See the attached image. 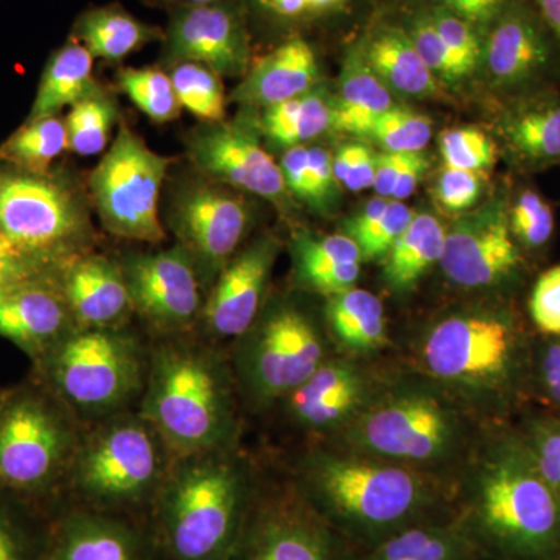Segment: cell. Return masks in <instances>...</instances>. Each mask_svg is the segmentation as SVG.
I'll use <instances>...</instances> for the list:
<instances>
[{
	"instance_id": "14",
	"label": "cell",
	"mask_w": 560,
	"mask_h": 560,
	"mask_svg": "<svg viewBox=\"0 0 560 560\" xmlns=\"http://www.w3.org/2000/svg\"><path fill=\"white\" fill-rule=\"evenodd\" d=\"M386 363L335 353L282 401L283 415L313 442H326L348 429L381 386Z\"/></svg>"
},
{
	"instance_id": "55",
	"label": "cell",
	"mask_w": 560,
	"mask_h": 560,
	"mask_svg": "<svg viewBox=\"0 0 560 560\" xmlns=\"http://www.w3.org/2000/svg\"><path fill=\"white\" fill-rule=\"evenodd\" d=\"M287 190L305 201L308 191V147H291L279 162Z\"/></svg>"
},
{
	"instance_id": "58",
	"label": "cell",
	"mask_w": 560,
	"mask_h": 560,
	"mask_svg": "<svg viewBox=\"0 0 560 560\" xmlns=\"http://www.w3.org/2000/svg\"><path fill=\"white\" fill-rule=\"evenodd\" d=\"M429 158L422 151L408 154V160L405 162L404 171L400 173V178L397 180V186L390 200L405 201L408 197H411L423 173L429 168Z\"/></svg>"
},
{
	"instance_id": "20",
	"label": "cell",
	"mask_w": 560,
	"mask_h": 560,
	"mask_svg": "<svg viewBox=\"0 0 560 560\" xmlns=\"http://www.w3.org/2000/svg\"><path fill=\"white\" fill-rule=\"evenodd\" d=\"M245 560H353L355 551L313 510L293 482L272 497Z\"/></svg>"
},
{
	"instance_id": "33",
	"label": "cell",
	"mask_w": 560,
	"mask_h": 560,
	"mask_svg": "<svg viewBox=\"0 0 560 560\" xmlns=\"http://www.w3.org/2000/svg\"><path fill=\"white\" fill-rule=\"evenodd\" d=\"M331 110L334 98L315 86L301 97L265 108L259 127L271 142L291 149L331 130Z\"/></svg>"
},
{
	"instance_id": "49",
	"label": "cell",
	"mask_w": 560,
	"mask_h": 560,
	"mask_svg": "<svg viewBox=\"0 0 560 560\" xmlns=\"http://www.w3.org/2000/svg\"><path fill=\"white\" fill-rule=\"evenodd\" d=\"M481 194V179L477 172L444 167L436 184V198L442 208L464 213L474 208Z\"/></svg>"
},
{
	"instance_id": "1",
	"label": "cell",
	"mask_w": 560,
	"mask_h": 560,
	"mask_svg": "<svg viewBox=\"0 0 560 560\" xmlns=\"http://www.w3.org/2000/svg\"><path fill=\"white\" fill-rule=\"evenodd\" d=\"M534 346L536 340L510 308L471 305L423 324L399 361L492 427L514 422L526 410Z\"/></svg>"
},
{
	"instance_id": "57",
	"label": "cell",
	"mask_w": 560,
	"mask_h": 560,
	"mask_svg": "<svg viewBox=\"0 0 560 560\" xmlns=\"http://www.w3.org/2000/svg\"><path fill=\"white\" fill-rule=\"evenodd\" d=\"M408 154L410 153H393V151L378 154L375 160L374 186H372L377 191V197L385 200L393 197Z\"/></svg>"
},
{
	"instance_id": "18",
	"label": "cell",
	"mask_w": 560,
	"mask_h": 560,
	"mask_svg": "<svg viewBox=\"0 0 560 560\" xmlns=\"http://www.w3.org/2000/svg\"><path fill=\"white\" fill-rule=\"evenodd\" d=\"M164 40L168 65L198 62L230 79L245 77L249 70L245 20L238 7L226 0L176 10Z\"/></svg>"
},
{
	"instance_id": "28",
	"label": "cell",
	"mask_w": 560,
	"mask_h": 560,
	"mask_svg": "<svg viewBox=\"0 0 560 560\" xmlns=\"http://www.w3.org/2000/svg\"><path fill=\"white\" fill-rule=\"evenodd\" d=\"M101 92L94 79V57L80 40L70 38L47 60L25 120L60 116L61 110Z\"/></svg>"
},
{
	"instance_id": "5",
	"label": "cell",
	"mask_w": 560,
	"mask_h": 560,
	"mask_svg": "<svg viewBox=\"0 0 560 560\" xmlns=\"http://www.w3.org/2000/svg\"><path fill=\"white\" fill-rule=\"evenodd\" d=\"M140 415L173 458L237 447V385L220 353L194 342L154 348Z\"/></svg>"
},
{
	"instance_id": "39",
	"label": "cell",
	"mask_w": 560,
	"mask_h": 560,
	"mask_svg": "<svg viewBox=\"0 0 560 560\" xmlns=\"http://www.w3.org/2000/svg\"><path fill=\"white\" fill-rule=\"evenodd\" d=\"M119 88L154 124L178 119L180 105L172 77L156 68L121 69Z\"/></svg>"
},
{
	"instance_id": "21",
	"label": "cell",
	"mask_w": 560,
	"mask_h": 560,
	"mask_svg": "<svg viewBox=\"0 0 560 560\" xmlns=\"http://www.w3.org/2000/svg\"><path fill=\"white\" fill-rule=\"evenodd\" d=\"M75 329L57 271L0 291V337L24 350L33 363Z\"/></svg>"
},
{
	"instance_id": "50",
	"label": "cell",
	"mask_w": 560,
	"mask_h": 560,
	"mask_svg": "<svg viewBox=\"0 0 560 560\" xmlns=\"http://www.w3.org/2000/svg\"><path fill=\"white\" fill-rule=\"evenodd\" d=\"M55 271V268L18 248L0 232V291Z\"/></svg>"
},
{
	"instance_id": "6",
	"label": "cell",
	"mask_w": 560,
	"mask_h": 560,
	"mask_svg": "<svg viewBox=\"0 0 560 560\" xmlns=\"http://www.w3.org/2000/svg\"><path fill=\"white\" fill-rule=\"evenodd\" d=\"M253 469L237 447L179 456L162 482L172 550L210 560L230 545L253 492Z\"/></svg>"
},
{
	"instance_id": "35",
	"label": "cell",
	"mask_w": 560,
	"mask_h": 560,
	"mask_svg": "<svg viewBox=\"0 0 560 560\" xmlns=\"http://www.w3.org/2000/svg\"><path fill=\"white\" fill-rule=\"evenodd\" d=\"M506 138L523 160H560V103H541L517 110L506 121Z\"/></svg>"
},
{
	"instance_id": "13",
	"label": "cell",
	"mask_w": 560,
	"mask_h": 560,
	"mask_svg": "<svg viewBox=\"0 0 560 560\" xmlns=\"http://www.w3.org/2000/svg\"><path fill=\"white\" fill-rule=\"evenodd\" d=\"M250 223L248 202L209 179L186 184L168 210V226L194 257L205 287L241 250Z\"/></svg>"
},
{
	"instance_id": "54",
	"label": "cell",
	"mask_w": 560,
	"mask_h": 560,
	"mask_svg": "<svg viewBox=\"0 0 560 560\" xmlns=\"http://www.w3.org/2000/svg\"><path fill=\"white\" fill-rule=\"evenodd\" d=\"M433 3L469 22L486 35L511 0H434Z\"/></svg>"
},
{
	"instance_id": "41",
	"label": "cell",
	"mask_w": 560,
	"mask_h": 560,
	"mask_svg": "<svg viewBox=\"0 0 560 560\" xmlns=\"http://www.w3.org/2000/svg\"><path fill=\"white\" fill-rule=\"evenodd\" d=\"M368 136L381 143L385 151L419 153L429 145L433 127L429 117L422 114L401 106H390L378 117Z\"/></svg>"
},
{
	"instance_id": "38",
	"label": "cell",
	"mask_w": 560,
	"mask_h": 560,
	"mask_svg": "<svg viewBox=\"0 0 560 560\" xmlns=\"http://www.w3.org/2000/svg\"><path fill=\"white\" fill-rule=\"evenodd\" d=\"M512 423L541 477L560 500V411L525 410Z\"/></svg>"
},
{
	"instance_id": "7",
	"label": "cell",
	"mask_w": 560,
	"mask_h": 560,
	"mask_svg": "<svg viewBox=\"0 0 560 560\" xmlns=\"http://www.w3.org/2000/svg\"><path fill=\"white\" fill-rule=\"evenodd\" d=\"M35 368L36 378L75 418L105 420L121 415L136 397H142L149 359L138 338L124 327H77Z\"/></svg>"
},
{
	"instance_id": "43",
	"label": "cell",
	"mask_w": 560,
	"mask_h": 560,
	"mask_svg": "<svg viewBox=\"0 0 560 560\" xmlns=\"http://www.w3.org/2000/svg\"><path fill=\"white\" fill-rule=\"evenodd\" d=\"M508 215L512 235L522 249L539 250L551 241L555 215L537 191H522Z\"/></svg>"
},
{
	"instance_id": "11",
	"label": "cell",
	"mask_w": 560,
	"mask_h": 560,
	"mask_svg": "<svg viewBox=\"0 0 560 560\" xmlns=\"http://www.w3.org/2000/svg\"><path fill=\"white\" fill-rule=\"evenodd\" d=\"M172 463V452L149 420L140 412L117 415L81 436L68 480L91 499L125 503L161 488Z\"/></svg>"
},
{
	"instance_id": "17",
	"label": "cell",
	"mask_w": 560,
	"mask_h": 560,
	"mask_svg": "<svg viewBox=\"0 0 560 560\" xmlns=\"http://www.w3.org/2000/svg\"><path fill=\"white\" fill-rule=\"evenodd\" d=\"M254 124L248 114L230 124L219 121L198 128L187 140L190 161L206 179L283 205L290 191L280 165L261 149L259 125Z\"/></svg>"
},
{
	"instance_id": "16",
	"label": "cell",
	"mask_w": 560,
	"mask_h": 560,
	"mask_svg": "<svg viewBox=\"0 0 560 560\" xmlns=\"http://www.w3.org/2000/svg\"><path fill=\"white\" fill-rule=\"evenodd\" d=\"M132 311L161 334H180L201 319L202 280L189 250L176 243L168 249L132 254L120 261Z\"/></svg>"
},
{
	"instance_id": "9",
	"label": "cell",
	"mask_w": 560,
	"mask_h": 560,
	"mask_svg": "<svg viewBox=\"0 0 560 560\" xmlns=\"http://www.w3.org/2000/svg\"><path fill=\"white\" fill-rule=\"evenodd\" d=\"M75 415L43 382L11 389L0 412V495L27 500L68 480Z\"/></svg>"
},
{
	"instance_id": "52",
	"label": "cell",
	"mask_w": 560,
	"mask_h": 560,
	"mask_svg": "<svg viewBox=\"0 0 560 560\" xmlns=\"http://www.w3.org/2000/svg\"><path fill=\"white\" fill-rule=\"evenodd\" d=\"M16 500L0 495V560H32L31 540L14 512Z\"/></svg>"
},
{
	"instance_id": "24",
	"label": "cell",
	"mask_w": 560,
	"mask_h": 560,
	"mask_svg": "<svg viewBox=\"0 0 560 560\" xmlns=\"http://www.w3.org/2000/svg\"><path fill=\"white\" fill-rule=\"evenodd\" d=\"M319 65L308 40L294 36L250 66L231 101L246 108H270L318 86Z\"/></svg>"
},
{
	"instance_id": "45",
	"label": "cell",
	"mask_w": 560,
	"mask_h": 560,
	"mask_svg": "<svg viewBox=\"0 0 560 560\" xmlns=\"http://www.w3.org/2000/svg\"><path fill=\"white\" fill-rule=\"evenodd\" d=\"M440 151L445 167L481 172L495 162V145L486 132L464 127L445 130L440 136Z\"/></svg>"
},
{
	"instance_id": "23",
	"label": "cell",
	"mask_w": 560,
	"mask_h": 560,
	"mask_svg": "<svg viewBox=\"0 0 560 560\" xmlns=\"http://www.w3.org/2000/svg\"><path fill=\"white\" fill-rule=\"evenodd\" d=\"M547 25L522 2L511 0L485 35L482 62L501 86L525 83L550 61Z\"/></svg>"
},
{
	"instance_id": "34",
	"label": "cell",
	"mask_w": 560,
	"mask_h": 560,
	"mask_svg": "<svg viewBox=\"0 0 560 560\" xmlns=\"http://www.w3.org/2000/svg\"><path fill=\"white\" fill-rule=\"evenodd\" d=\"M66 150L68 130L61 116L25 120L0 143V164L24 172L49 173Z\"/></svg>"
},
{
	"instance_id": "12",
	"label": "cell",
	"mask_w": 560,
	"mask_h": 560,
	"mask_svg": "<svg viewBox=\"0 0 560 560\" xmlns=\"http://www.w3.org/2000/svg\"><path fill=\"white\" fill-rule=\"evenodd\" d=\"M172 162L151 150L127 121H119L116 138L90 179L92 201L106 231L132 242L164 241L160 200Z\"/></svg>"
},
{
	"instance_id": "25",
	"label": "cell",
	"mask_w": 560,
	"mask_h": 560,
	"mask_svg": "<svg viewBox=\"0 0 560 560\" xmlns=\"http://www.w3.org/2000/svg\"><path fill=\"white\" fill-rule=\"evenodd\" d=\"M326 300L324 319L335 350L352 359L382 360L390 349V335L381 298L352 287Z\"/></svg>"
},
{
	"instance_id": "4",
	"label": "cell",
	"mask_w": 560,
	"mask_h": 560,
	"mask_svg": "<svg viewBox=\"0 0 560 560\" xmlns=\"http://www.w3.org/2000/svg\"><path fill=\"white\" fill-rule=\"evenodd\" d=\"M486 429L447 390L397 360L386 363L359 418L326 442L408 467L453 490Z\"/></svg>"
},
{
	"instance_id": "53",
	"label": "cell",
	"mask_w": 560,
	"mask_h": 560,
	"mask_svg": "<svg viewBox=\"0 0 560 560\" xmlns=\"http://www.w3.org/2000/svg\"><path fill=\"white\" fill-rule=\"evenodd\" d=\"M264 9L282 21H311L337 13L350 0H259Z\"/></svg>"
},
{
	"instance_id": "10",
	"label": "cell",
	"mask_w": 560,
	"mask_h": 560,
	"mask_svg": "<svg viewBox=\"0 0 560 560\" xmlns=\"http://www.w3.org/2000/svg\"><path fill=\"white\" fill-rule=\"evenodd\" d=\"M0 232L55 270L88 253L92 242L83 197L55 168L31 173L0 164Z\"/></svg>"
},
{
	"instance_id": "3",
	"label": "cell",
	"mask_w": 560,
	"mask_h": 560,
	"mask_svg": "<svg viewBox=\"0 0 560 560\" xmlns=\"http://www.w3.org/2000/svg\"><path fill=\"white\" fill-rule=\"evenodd\" d=\"M453 518L485 560H559L560 500L514 423L488 427L453 488Z\"/></svg>"
},
{
	"instance_id": "47",
	"label": "cell",
	"mask_w": 560,
	"mask_h": 560,
	"mask_svg": "<svg viewBox=\"0 0 560 560\" xmlns=\"http://www.w3.org/2000/svg\"><path fill=\"white\" fill-rule=\"evenodd\" d=\"M529 318L544 337H560V265L541 272L530 290Z\"/></svg>"
},
{
	"instance_id": "36",
	"label": "cell",
	"mask_w": 560,
	"mask_h": 560,
	"mask_svg": "<svg viewBox=\"0 0 560 560\" xmlns=\"http://www.w3.org/2000/svg\"><path fill=\"white\" fill-rule=\"evenodd\" d=\"M65 121L69 150L80 156H95L109 145L120 120L116 102L102 91L73 105Z\"/></svg>"
},
{
	"instance_id": "31",
	"label": "cell",
	"mask_w": 560,
	"mask_h": 560,
	"mask_svg": "<svg viewBox=\"0 0 560 560\" xmlns=\"http://www.w3.org/2000/svg\"><path fill=\"white\" fill-rule=\"evenodd\" d=\"M444 224L430 213H416L410 226L383 257L382 279L390 293L408 294L440 265L445 246Z\"/></svg>"
},
{
	"instance_id": "37",
	"label": "cell",
	"mask_w": 560,
	"mask_h": 560,
	"mask_svg": "<svg viewBox=\"0 0 560 560\" xmlns=\"http://www.w3.org/2000/svg\"><path fill=\"white\" fill-rule=\"evenodd\" d=\"M172 81L180 108L206 124H219L226 114V95L219 73L198 62L173 66Z\"/></svg>"
},
{
	"instance_id": "22",
	"label": "cell",
	"mask_w": 560,
	"mask_h": 560,
	"mask_svg": "<svg viewBox=\"0 0 560 560\" xmlns=\"http://www.w3.org/2000/svg\"><path fill=\"white\" fill-rule=\"evenodd\" d=\"M57 280L80 329H119L135 312L120 264L101 254L66 261Z\"/></svg>"
},
{
	"instance_id": "56",
	"label": "cell",
	"mask_w": 560,
	"mask_h": 560,
	"mask_svg": "<svg viewBox=\"0 0 560 560\" xmlns=\"http://www.w3.org/2000/svg\"><path fill=\"white\" fill-rule=\"evenodd\" d=\"M388 201L385 198L377 197L368 202L359 213H355L352 219L342 224V234L352 238L360 248L368 241L372 232H374L375 228L378 226V223H381Z\"/></svg>"
},
{
	"instance_id": "2",
	"label": "cell",
	"mask_w": 560,
	"mask_h": 560,
	"mask_svg": "<svg viewBox=\"0 0 560 560\" xmlns=\"http://www.w3.org/2000/svg\"><path fill=\"white\" fill-rule=\"evenodd\" d=\"M293 486L353 551L453 515V490L419 471L312 442L293 464Z\"/></svg>"
},
{
	"instance_id": "46",
	"label": "cell",
	"mask_w": 560,
	"mask_h": 560,
	"mask_svg": "<svg viewBox=\"0 0 560 560\" xmlns=\"http://www.w3.org/2000/svg\"><path fill=\"white\" fill-rule=\"evenodd\" d=\"M530 400L560 411V337H544L534 346Z\"/></svg>"
},
{
	"instance_id": "59",
	"label": "cell",
	"mask_w": 560,
	"mask_h": 560,
	"mask_svg": "<svg viewBox=\"0 0 560 560\" xmlns=\"http://www.w3.org/2000/svg\"><path fill=\"white\" fill-rule=\"evenodd\" d=\"M375 160H377V156L368 147H361L359 160H357L349 178L346 179L342 186L350 191L371 189L374 186Z\"/></svg>"
},
{
	"instance_id": "8",
	"label": "cell",
	"mask_w": 560,
	"mask_h": 560,
	"mask_svg": "<svg viewBox=\"0 0 560 560\" xmlns=\"http://www.w3.org/2000/svg\"><path fill=\"white\" fill-rule=\"evenodd\" d=\"M232 353V374L242 399L253 410L279 405L338 353L326 319L298 302L264 305L238 338Z\"/></svg>"
},
{
	"instance_id": "61",
	"label": "cell",
	"mask_w": 560,
	"mask_h": 560,
	"mask_svg": "<svg viewBox=\"0 0 560 560\" xmlns=\"http://www.w3.org/2000/svg\"><path fill=\"white\" fill-rule=\"evenodd\" d=\"M539 10L540 20L555 35L560 47V0H534Z\"/></svg>"
},
{
	"instance_id": "63",
	"label": "cell",
	"mask_w": 560,
	"mask_h": 560,
	"mask_svg": "<svg viewBox=\"0 0 560 560\" xmlns=\"http://www.w3.org/2000/svg\"><path fill=\"white\" fill-rule=\"evenodd\" d=\"M10 390L0 389V412H2L3 405H5L7 397H9Z\"/></svg>"
},
{
	"instance_id": "48",
	"label": "cell",
	"mask_w": 560,
	"mask_h": 560,
	"mask_svg": "<svg viewBox=\"0 0 560 560\" xmlns=\"http://www.w3.org/2000/svg\"><path fill=\"white\" fill-rule=\"evenodd\" d=\"M415 215V210L408 208L404 201L389 200L381 223L368 237V241L360 246L363 261H382L390 246L410 226Z\"/></svg>"
},
{
	"instance_id": "42",
	"label": "cell",
	"mask_w": 560,
	"mask_h": 560,
	"mask_svg": "<svg viewBox=\"0 0 560 560\" xmlns=\"http://www.w3.org/2000/svg\"><path fill=\"white\" fill-rule=\"evenodd\" d=\"M405 32L408 33L420 58L425 62L438 81L455 84L466 80V70L460 68L458 60L453 57L447 44L441 38L434 25L431 24L425 7L419 9L408 18Z\"/></svg>"
},
{
	"instance_id": "27",
	"label": "cell",
	"mask_w": 560,
	"mask_h": 560,
	"mask_svg": "<svg viewBox=\"0 0 560 560\" xmlns=\"http://www.w3.org/2000/svg\"><path fill=\"white\" fill-rule=\"evenodd\" d=\"M363 51L368 65L390 92L419 98L440 94V81L404 27L381 25L363 39Z\"/></svg>"
},
{
	"instance_id": "19",
	"label": "cell",
	"mask_w": 560,
	"mask_h": 560,
	"mask_svg": "<svg viewBox=\"0 0 560 560\" xmlns=\"http://www.w3.org/2000/svg\"><path fill=\"white\" fill-rule=\"evenodd\" d=\"M275 237L257 238L238 250L210 287L201 320L213 340H238L257 319L278 261Z\"/></svg>"
},
{
	"instance_id": "30",
	"label": "cell",
	"mask_w": 560,
	"mask_h": 560,
	"mask_svg": "<svg viewBox=\"0 0 560 560\" xmlns=\"http://www.w3.org/2000/svg\"><path fill=\"white\" fill-rule=\"evenodd\" d=\"M353 560H485L455 518L420 523L394 534Z\"/></svg>"
},
{
	"instance_id": "32",
	"label": "cell",
	"mask_w": 560,
	"mask_h": 560,
	"mask_svg": "<svg viewBox=\"0 0 560 560\" xmlns=\"http://www.w3.org/2000/svg\"><path fill=\"white\" fill-rule=\"evenodd\" d=\"M72 38L80 40L92 57L116 62L162 38V33L120 7L108 5L86 11L77 21Z\"/></svg>"
},
{
	"instance_id": "15",
	"label": "cell",
	"mask_w": 560,
	"mask_h": 560,
	"mask_svg": "<svg viewBox=\"0 0 560 560\" xmlns=\"http://www.w3.org/2000/svg\"><path fill=\"white\" fill-rule=\"evenodd\" d=\"M445 279L467 291H497L514 285L525 267L503 205L464 213L445 235L440 261Z\"/></svg>"
},
{
	"instance_id": "26",
	"label": "cell",
	"mask_w": 560,
	"mask_h": 560,
	"mask_svg": "<svg viewBox=\"0 0 560 560\" xmlns=\"http://www.w3.org/2000/svg\"><path fill=\"white\" fill-rule=\"evenodd\" d=\"M294 276L307 291L329 298L357 287L361 250L348 235H312L298 232L293 245Z\"/></svg>"
},
{
	"instance_id": "40",
	"label": "cell",
	"mask_w": 560,
	"mask_h": 560,
	"mask_svg": "<svg viewBox=\"0 0 560 560\" xmlns=\"http://www.w3.org/2000/svg\"><path fill=\"white\" fill-rule=\"evenodd\" d=\"M55 560H138L119 530L97 522H77L66 530Z\"/></svg>"
},
{
	"instance_id": "60",
	"label": "cell",
	"mask_w": 560,
	"mask_h": 560,
	"mask_svg": "<svg viewBox=\"0 0 560 560\" xmlns=\"http://www.w3.org/2000/svg\"><path fill=\"white\" fill-rule=\"evenodd\" d=\"M361 143H349V145L342 147L334 158H331V164H334V175L338 183L345 184L346 179L349 178L350 172H352L353 165L359 160Z\"/></svg>"
},
{
	"instance_id": "51",
	"label": "cell",
	"mask_w": 560,
	"mask_h": 560,
	"mask_svg": "<svg viewBox=\"0 0 560 560\" xmlns=\"http://www.w3.org/2000/svg\"><path fill=\"white\" fill-rule=\"evenodd\" d=\"M334 164L329 151L320 147L308 149V191L305 202L312 208L326 210L337 189Z\"/></svg>"
},
{
	"instance_id": "64",
	"label": "cell",
	"mask_w": 560,
	"mask_h": 560,
	"mask_svg": "<svg viewBox=\"0 0 560 560\" xmlns=\"http://www.w3.org/2000/svg\"><path fill=\"white\" fill-rule=\"evenodd\" d=\"M559 560H560V558H559Z\"/></svg>"
},
{
	"instance_id": "29",
	"label": "cell",
	"mask_w": 560,
	"mask_h": 560,
	"mask_svg": "<svg viewBox=\"0 0 560 560\" xmlns=\"http://www.w3.org/2000/svg\"><path fill=\"white\" fill-rule=\"evenodd\" d=\"M338 83L331 130L368 136L378 117L394 106L393 94L364 58L363 40L349 50Z\"/></svg>"
},
{
	"instance_id": "62",
	"label": "cell",
	"mask_w": 560,
	"mask_h": 560,
	"mask_svg": "<svg viewBox=\"0 0 560 560\" xmlns=\"http://www.w3.org/2000/svg\"><path fill=\"white\" fill-rule=\"evenodd\" d=\"M150 2L158 3V5L175 7L178 9H186V7L208 5V3L220 2V0H150Z\"/></svg>"
},
{
	"instance_id": "44",
	"label": "cell",
	"mask_w": 560,
	"mask_h": 560,
	"mask_svg": "<svg viewBox=\"0 0 560 560\" xmlns=\"http://www.w3.org/2000/svg\"><path fill=\"white\" fill-rule=\"evenodd\" d=\"M431 24L434 25L441 38L447 44L453 57L458 60L460 68L471 75L482 62V50H485V33L469 22L460 20L451 11L440 5L425 7Z\"/></svg>"
}]
</instances>
